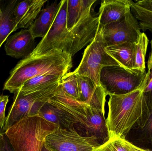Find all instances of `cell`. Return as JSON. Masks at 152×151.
I'll use <instances>...</instances> for the list:
<instances>
[{
  "label": "cell",
  "mask_w": 152,
  "mask_h": 151,
  "mask_svg": "<svg viewBox=\"0 0 152 151\" xmlns=\"http://www.w3.org/2000/svg\"><path fill=\"white\" fill-rule=\"evenodd\" d=\"M58 128L35 115L22 119L4 133L13 151H42L46 137Z\"/></svg>",
  "instance_id": "obj_5"
},
{
  "label": "cell",
  "mask_w": 152,
  "mask_h": 151,
  "mask_svg": "<svg viewBox=\"0 0 152 151\" xmlns=\"http://www.w3.org/2000/svg\"><path fill=\"white\" fill-rule=\"evenodd\" d=\"M130 151H150L147 150H144V149H141L139 147H137L135 145H134L133 144H131V147H130Z\"/></svg>",
  "instance_id": "obj_30"
},
{
  "label": "cell",
  "mask_w": 152,
  "mask_h": 151,
  "mask_svg": "<svg viewBox=\"0 0 152 151\" xmlns=\"http://www.w3.org/2000/svg\"><path fill=\"white\" fill-rule=\"evenodd\" d=\"M59 82L41 90L23 95L19 90L14 93L13 103L6 117L3 132L28 116L37 115L43 105L56 94Z\"/></svg>",
  "instance_id": "obj_7"
},
{
  "label": "cell",
  "mask_w": 152,
  "mask_h": 151,
  "mask_svg": "<svg viewBox=\"0 0 152 151\" xmlns=\"http://www.w3.org/2000/svg\"><path fill=\"white\" fill-rule=\"evenodd\" d=\"M96 0H67L66 27L71 30L84 17L91 13Z\"/></svg>",
  "instance_id": "obj_17"
},
{
  "label": "cell",
  "mask_w": 152,
  "mask_h": 151,
  "mask_svg": "<svg viewBox=\"0 0 152 151\" xmlns=\"http://www.w3.org/2000/svg\"><path fill=\"white\" fill-rule=\"evenodd\" d=\"M134 2L138 6L152 12V0H141Z\"/></svg>",
  "instance_id": "obj_28"
},
{
  "label": "cell",
  "mask_w": 152,
  "mask_h": 151,
  "mask_svg": "<svg viewBox=\"0 0 152 151\" xmlns=\"http://www.w3.org/2000/svg\"><path fill=\"white\" fill-rule=\"evenodd\" d=\"M151 50L147 63V82L144 91V95L147 100L152 102V39L151 42Z\"/></svg>",
  "instance_id": "obj_25"
},
{
  "label": "cell",
  "mask_w": 152,
  "mask_h": 151,
  "mask_svg": "<svg viewBox=\"0 0 152 151\" xmlns=\"http://www.w3.org/2000/svg\"><path fill=\"white\" fill-rule=\"evenodd\" d=\"M45 144L51 151H93L101 145L95 137L82 136L75 129L60 128L46 137Z\"/></svg>",
  "instance_id": "obj_9"
},
{
  "label": "cell",
  "mask_w": 152,
  "mask_h": 151,
  "mask_svg": "<svg viewBox=\"0 0 152 151\" xmlns=\"http://www.w3.org/2000/svg\"><path fill=\"white\" fill-rule=\"evenodd\" d=\"M101 27L107 47L127 42L135 43L142 33L139 21L132 11L120 20Z\"/></svg>",
  "instance_id": "obj_10"
},
{
  "label": "cell",
  "mask_w": 152,
  "mask_h": 151,
  "mask_svg": "<svg viewBox=\"0 0 152 151\" xmlns=\"http://www.w3.org/2000/svg\"><path fill=\"white\" fill-rule=\"evenodd\" d=\"M49 102L63 113L82 136L95 137L101 144L110 139L104 114L67 95L59 84L56 94Z\"/></svg>",
  "instance_id": "obj_3"
},
{
  "label": "cell",
  "mask_w": 152,
  "mask_h": 151,
  "mask_svg": "<svg viewBox=\"0 0 152 151\" xmlns=\"http://www.w3.org/2000/svg\"><path fill=\"white\" fill-rule=\"evenodd\" d=\"M106 47L107 46L103 39L102 28L99 25L94 39L85 49L80 63L74 72L89 78L96 86H101L100 74L104 67L121 66L106 52Z\"/></svg>",
  "instance_id": "obj_6"
},
{
  "label": "cell",
  "mask_w": 152,
  "mask_h": 151,
  "mask_svg": "<svg viewBox=\"0 0 152 151\" xmlns=\"http://www.w3.org/2000/svg\"><path fill=\"white\" fill-rule=\"evenodd\" d=\"M61 5V1H57L42 9L36 19L28 29L34 39L42 38L46 35L50 29Z\"/></svg>",
  "instance_id": "obj_15"
},
{
  "label": "cell",
  "mask_w": 152,
  "mask_h": 151,
  "mask_svg": "<svg viewBox=\"0 0 152 151\" xmlns=\"http://www.w3.org/2000/svg\"><path fill=\"white\" fill-rule=\"evenodd\" d=\"M18 1H11L3 11V16L0 20V48L10 34L18 30L13 18V10Z\"/></svg>",
  "instance_id": "obj_21"
},
{
  "label": "cell",
  "mask_w": 152,
  "mask_h": 151,
  "mask_svg": "<svg viewBox=\"0 0 152 151\" xmlns=\"http://www.w3.org/2000/svg\"><path fill=\"white\" fill-rule=\"evenodd\" d=\"M134 45V43L127 42L106 47L105 51L121 66L128 72L135 73L133 71Z\"/></svg>",
  "instance_id": "obj_16"
},
{
  "label": "cell",
  "mask_w": 152,
  "mask_h": 151,
  "mask_svg": "<svg viewBox=\"0 0 152 151\" xmlns=\"http://www.w3.org/2000/svg\"><path fill=\"white\" fill-rule=\"evenodd\" d=\"M73 67L72 57L59 49L53 50L44 55L21 59L12 70L4 85L3 90L14 94L26 82L43 74L64 76Z\"/></svg>",
  "instance_id": "obj_4"
},
{
  "label": "cell",
  "mask_w": 152,
  "mask_h": 151,
  "mask_svg": "<svg viewBox=\"0 0 152 151\" xmlns=\"http://www.w3.org/2000/svg\"><path fill=\"white\" fill-rule=\"evenodd\" d=\"M0 151H13L4 133L0 132Z\"/></svg>",
  "instance_id": "obj_27"
},
{
  "label": "cell",
  "mask_w": 152,
  "mask_h": 151,
  "mask_svg": "<svg viewBox=\"0 0 152 151\" xmlns=\"http://www.w3.org/2000/svg\"><path fill=\"white\" fill-rule=\"evenodd\" d=\"M146 124H147V127H148L149 132L152 134V115L149 117V118L148 119Z\"/></svg>",
  "instance_id": "obj_29"
},
{
  "label": "cell",
  "mask_w": 152,
  "mask_h": 151,
  "mask_svg": "<svg viewBox=\"0 0 152 151\" xmlns=\"http://www.w3.org/2000/svg\"><path fill=\"white\" fill-rule=\"evenodd\" d=\"M131 11L139 21L141 29L152 33V12L137 5L134 1L131 0Z\"/></svg>",
  "instance_id": "obj_23"
},
{
  "label": "cell",
  "mask_w": 152,
  "mask_h": 151,
  "mask_svg": "<svg viewBox=\"0 0 152 151\" xmlns=\"http://www.w3.org/2000/svg\"><path fill=\"white\" fill-rule=\"evenodd\" d=\"M9 96H0V132L3 133L4 127L6 121V117L5 116V111L6 105L9 102Z\"/></svg>",
  "instance_id": "obj_26"
},
{
  "label": "cell",
  "mask_w": 152,
  "mask_h": 151,
  "mask_svg": "<svg viewBox=\"0 0 152 151\" xmlns=\"http://www.w3.org/2000/svg\"><path fill=\"white\" fill-rule=\"evenodd\" d=\"M37 115L45 120L57 125L59 128L62 129H75L73 124L61 112L52 105L49 101L40 109Z\"/></svg>",
  "instance_id": "obj_19"
},
{
  "label": "cell",
  "mask_w": 152,
  "mask_h": 151,
  "mask_svg": "<svg viewBox=\"0 0 152 151\" xmlns=\"http://www.w3.org/2000/svg\"><path fill=\"white\" fill-rule=\"evenodd\" d=\"M35 39L29 29H22L9 36L5 42L6 55L15 58H26L35 47Z\"/></svg>",
  "instance_id": "obj_12"
},
{
  "label": "cell",
  "mask_w": 152,
  "mask_h": 151,
  "mask_svg": "<svg viewBox=\"0 0 152 151\" xmlns=\"http://www.w3.org/2000/svg\"><path fill=\"white\" fill-rule=\"evenodd\" d=\"M3 16V11L2 10L1 7H0V20H1L2 19Z\"/></svg>",
  "instance_id": "obj_32"
},
{
  "label": "cell",
  "mask_w": 152,
  "mask_h": 151,
  "mask_svg": "<svg viewBox=\"0 0 152 151\" xmlns=\"http://www.w3.org/2000/svg\"><path fill=\"white\" fill-rule=\"evenodd\" d=\"M78 87V101L105 114L107 92L102 86H96L87 77L76 74Z\"/></svg>",
  "instance_id": "obj_11"
},
{
  "label": "cell",
  "mask_w": 152,
  "mask_h": 151,
  "mask_svg": "<svg viewBox=\"0 0 152 151\" xmlns=\"http://www.w3.org/2000/svg\"><path fill=\"white\" fill-rule=\"evenodd\" d=\"M149 40L146 34L142 33L135 43L133 59V71L135 73L142 74L146 72L145 57Z\"/></svg>",
  "instance_id": "obj_20"
},
{
  "label": "cell",
  "mask_w": 152,
  "mask_h": 151,
  "mask_svg": "<svg viewBox=\"0 0 152 151\" xmlns=\"http://www.w3.org/2000/svg\"><path fill=\"white\" fill-rule=\"evenodd\" d=\"M63 77L52 74L39 75L27 81L18 90L23 95H27L49 87L55 83L59 82Z\"/></svg>",
  "instance_id": "obj_18"
},
{
  "label": "cell",
  "mask_w": 152,
  "mask_h": 151,
  "mask_svg": "<svg viewBox=\"0 0 152 151\" xmlns=\"http://www.w3.org/2000/svg\"><path fill=\"white\" fill-rule=\"evenodd\" d=\"M131 144L125 138H110L93 151H130Z\"/></svg>",
  "instance_id": "obj_24"
},
{
  "label": "cell",
  "mask_w": 152,
  "mask_h": 151,
  "mask_svg": "<svg viewBox=\"0 0 152 151\" xmlns=\"http://www.w3.org/2000/svg\"><path fill=\"white\" fill-rule=\"evenodd\" d=\"M42 151H51V150L44 143L43 146Z\"/></svg>",
  "instance_id": "obj_31"
},
{
  "label": "cell",
  "mask_w": 152,
  "mask_h": 151,
  "mask_svg": "<svg viewBox=\"0 0 152 151\" xmlns=\"http://www.w3.org/2000/svg\"><path fill=\"white\" fill-rule=\"evenodd\" d=\"M131 11V0H104L99 10V25L103 27L118 21Z\"/></svg>",
  "instance_id": "obj_14"
},
{
  "label": "cell",
  "mask_w": 152,
  "mask_h": 151,
  "mask_svg": "<svg viewBox=\"0 0 152 151\" xmlns=\"http://www.w3.org/2000/svg\"><path fill=\"white\" fill-rule=\"evenodd\" d=\"M62 90L70 97L78 100V87L76 74L73 72H69L65 74L59 82Z\"/></svg>",
  "instance_id": "obj_22"
},
{
  "label": "cell",
  "mask_w": 152,
  "mask_h": 151,
  "mask_svg": "<svg viewBox=\"0 0 152 151\" xmlns=\"http://www.w3.org/2000/svg\"><path fill=\"white\" fill-rule=\"evenodd\" d=\"M47 2V0H25L18 1L13 10V18L17 29H28Z\"/></svg>",
  "instance_id": "obj_13"
},
{
  "label": "cell",
  "mask_w": 152,
  "mask_h": 151,
  "mask_svg": "<svg viewBox=\"0 0 152 151\" xmlns=\"http://www.w3.org/2000/svg\"><path fill=\"white\" fill-rule=\"evenodd\" d=\"M147 76L138 88L121 95H109V112L106 124L110 138H125L136 124L146 125L145 111L150 105L144 95Z\"/></svg>",
  "instance_id": "obj_2"
},
{
  "label": "cell",
  "mask_w": 152,
  "mask_h": 151,
  "mask_svg": "<svg viewBox=\"0 0 152 151\" xmlns=\"http://www.w3.org/2000/svg\"><path fill=\"white\" fill-rule=\"evenodd\" d=\"M67 9V0H62L50 29L28 57L41 56L57 49L73 57L94 40L99 28L98 16L95 17L90 13L69 30L66 27Z\"/></svg>",
  "instance_id": "obj_1"
},
{
  "label": "cell",
  "mask_w": 152,
  "mask_h": 151,
  "mask_svg": "<svg viewBox=\"0 0 152 151\" xmlns=\"http://www.w3.org/2000/svg\"><path fill=\"white\" fill-rule=\"evenodd\" d=\"M147 72L142 74L133 73L120 66H105L100 72V83L108 95H124L139 88Z\"/></svg>",
  "instance_id": "obj_8"
}]
</instances>
